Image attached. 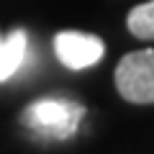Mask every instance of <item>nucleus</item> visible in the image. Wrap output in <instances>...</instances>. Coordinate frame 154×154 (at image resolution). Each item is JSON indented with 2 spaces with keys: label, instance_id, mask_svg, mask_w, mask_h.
I'll return each instance as SVG.
<instances>
[{
  "label": "nucleus",
  "instance_id": "nucleus-4",
  "mask_svg": "<svg viewBox=\"0 0 154 154\" xmlns=\"http://www.w3.org/2000/svg\"><path fill=\"white\" fill-rule=\"evenodd\" d=\"M28 57V33L16 28L0 41V82H8Z\"/></svg>",
  "mask_w": 154,
  "mask_h": 154
},
{
  "label": "nucleus",
  "instance_id": "nucleus-5",
  "mask_svg": "<svg viewBox=\"0 0 154 154\" xmlns=\"http://www.w3.org/2000/svg\"><path fill=\"white\" fill-rule=\"evenodd\" d=\"M128 31L141 41H154V0H146L141 5H134L126 18Z\"/></svg>",
  "mask_w": 154,
  "mask_h": 154
},
{
  "label": "nucleus",
  "instance_id": "nucleus-3",
  "mask_svg": "<svg viewBox=\"0 0 154 154\" xmlns=\"http://www.w3.org/2000/svg\"><path fill=\"white\" fill-rule=\"evenodd\" d=\"M54 54L67 69H85L103 59L105 44L95 33L82 31H59L54 36Z\"/></svg>",
  "mask_w": 154,
  "mask_h": 154
},
{
  "label": "nucleus",
  "instance_id": "nucleus-6",
  "mask_svg": "<svg viewBox=\"0 0 154 154\" xmlns=\"http://www.w3.org/2000/svg\"><path fill=\"white\" fill-rule=\"evenodd\" d=\"M0 41H3V33H0Z\"/></svg>",
  "mask_w": 154,
  "mask_h": 154
},
{
  "label": "nucleus",
  "instance_id": "nucleus-1",
  "mask_svg": "<svg viewBox=\"0 0 154 154\" xmlns=\"http://www.w3.org/2000/svg\"><path fill=\"white\" fill-rule=\"evenodd\" d=\"M85 118V105L69 98H38L26 105L21 121L28 131L44 139H69Z\"/></svg>",
  "mask_w": 154,
  "mask_h": 154
},
{
  "label": "nucleus",
  "instance_id": "nucleus-2",
  "mask_svg": "<svg viewBox=\"0 0 154 154\" xmlns=\"http://www.w3.org/2000/svg\"><path fill=\"white\" fill-rule=\"evenodd\" d=\"M116 88L128 103H154V49H139L123 57L116 67Z\"/></svg>",
  "mask_w": 154,
  "mask_h": 154
}]
</instances>
